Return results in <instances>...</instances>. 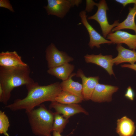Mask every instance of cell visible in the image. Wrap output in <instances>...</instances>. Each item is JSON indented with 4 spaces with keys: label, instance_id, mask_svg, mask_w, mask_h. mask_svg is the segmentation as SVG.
Segmentation results:
<instances>
[{
    "label": "cell",
    "instance_id": "8992f818",
    "mask_svg": "<svg viewBox=\"0 0 136 136\" xmlns=\"http://www.w3.org/2000/svg\"><path fill=\"white\" fill-rule=\"evenodd\" d=\"M45 53L49 69L69 63L74 60L73 57L65 52L59 50L53 43H51L47 47Z\"/></svg>",
    "mask_w": 136,
    "mask_h": 136
},
{
    "label": "cell",
    "instance_id": "4fadbf2b",
    "mask_svg": "<svg viewBox=\"0 0 136 136\" xmlns=\"http://www.w3.org/2000/svg\"><path fill=\"white\" fill-rule=\"evenodd\" d=\"M28 65L22 61L21 57L15 51H3L0 53V66L16 67Z\"/></svg>",
    "mask_w": 136,
    "mask_h": 136
},
{
    "label": "cell",
    "instance_id": "44dd1931",
    "mask_svg": "<svg viewBox=\"0 0 136 136\" xmlns=\"http://www.w3.org/2000/svg\"><path fill=\"white\" fill-rule=\"evenodd\" d=\"M10 126L9 119L4 111H0V133L9 136L7 132Z\"/></svg>",
    "mask_w": 136,
    "mask_h": 136
},
{
    "label": "cell",
    "instance_id": "ac0fdd59",
    "mask_svg": "<svg viewBox=\"0 0 136 136\" xmlns=\"http://www.w3.org/2000/svg\"><path fill=\"white\" fill-rule=\"evenodd\" d=\"M129 12L126 19L112 30L114 32L123 29H128L133 30L136 34V24L135 18L136 15V4H134L133 8L129 7Z\"/></svg>",
    "mask_w": 136,
    "mask_h": 136
},
{
    "label": "cell",
    "instance_id": "83f0119b",
    "mask_svg": "<svg viewBox=\"0 0 136 136\" xmlns=\"http://www.w3.org/2000/svg\"><path fill=\"white\" fill-rule=\"evenodd\" d=\"M60 133L55 131H53V136H62L61 135Z\"/></svg>",
    "mask_w": 136,
    "mask_h": 136
},
{
    "label": "cell",
    "instance_id": "e0dca14e",
    "mask_svg": "<svg viewBox=\"0 0 136 136\" xmlns=\"http://www.w3.org/2000/svg\"><path fill=\"white\" fill-rule=\"evenodd\" d=\"M76 75V73H72L67 79L60 83V86L62 90L84 99L82 94V84L78 82L74 81L72 79L73 77Z\"/></svg>",
    "mask_w": 136,
    "mask_h": 136
},
{
    "label": "cell",
    "instance_id": "484cf974",
    "mask_svg": "<svg viewBox=\"0 0 136 136\" xmlns=\"http://www.w3.org/2000/svg\"><path fill=\"white\" fill-rule=\"evenodd\" d=\"M122 67H126L133 69L136 71V64H124L121 65Z\"/></svg>",
    "mask_w": 136,
    "mask_h": 136
},
{
    "label": "cell",
    "instance_id": "ffe728a7",
    "mask_svg": "<svg viewBox=\"0 0 136 136\" xmlns=\"http://www.w3.org/2000/svg\"><path fill=\"white\" fill-rule=\"evenodd\" d=\"M68 119L65 118L58 113L56 112L54 113L52 131H55L60 133L62 132L69 122Z\"/></svg>",
    "mask_w": 136,
    "mask_h": 136
},
{
    "label": "cell",
    "instance_id": "7c38bea8",
    "mask_svg": "<svg viewBox=\"0 0 136 136\" xmlns=\"http://www.w3.org/2000/svg\"><path fill=\"white\" fill-rule=\"evenodd\" d=\"M76 76L81 79L83 86L82 94L84 99L86 100L90 99L94 88L99 83V76L87 77L80 69L77 70Z\"/></svg>",
    "mask_w": 136,
    "mask_h": 136
},
{
    "label": "cell",
    "instance_id": "5b68a950",
    "mask_svg": "<svg viewBox=\"0 0 136 136\" xmlns=\"http://www.w3.org/2000/svg\"><path fill=\"white\" fill-rule=\"evenodd\" d=\"M81 0H48L47 5L44 7L48 15L63 18L72 7L78 6Z\"/></svg>",
    "mask_w": 136,
    "mask_h": 136
},
{
    "label": "cell",
    "instance_id": "30bf717a",
    "mask_svg": "<svg viewBox=\"0 0 136 136\" xmlns=\"http://www.w3.org/2000/svg\"><path fill=\"white\" fill-rule=\"evenodd\" d=\"M84 57L87 63H93L99 66L106 70L110 76H115L113 69L114 63L112 55H103L101 53L97 55L87 54Z\"/></svg>",
    "mask_w": 136,
    "mask_h": 136
},
{
    "label": "cell",
    "instance_id": "6da1fadb",
    "mask_svg": "<svg viewBox=\"0 0 136 136\" xmlns=\"http://www.w3.org/2000/svg\"><path fill=\"white\" fill-rule=\"evenodd\" d=\"M27 94L24 98L18 99L5 108L12 111L24 110L30 111L45 102L55 101V98L62 91L60 83L57 82L49 85L42 86L34 82L26 86Z\"/></svg>",
    "mask_w": 136,
    "mask_h": 136
},
{
    "label": "cell",
    "instance_id": "5bb4252c",
    "mask_svg": "<svg viewBox=\"0 0 136 136\" xmlns=\"http://www.w3.org/2000/svg\"><path fill=\"white\" fill-rule=\"evenodd\" d=\"M116 49L118 52L117 56L113 58L114 63L116 65L120 63L128 62L133 64L136 62V51L135 50L126 49L121 44H118Z\"/></svg>",
    "mask_w": 136,
    "mask_h": 136
},
{
    "label": "cell",
    "instance_id": "d4e9b609",
    "mask_svg": "<svg viewBox=\"0 0 136 136\" xmlns=\"http://www.w3.org/2000/svg\"><path fill=\"white\" fill-rule=\"evenodd\" d=\"M115 1L121 4L124 7L130 4H136V0H116Z\"/></svg>",
    "mask_w": 136,
    "mask_h": 136
},
{
    "label": "cell",
    "instance_id": "52a82bcc",
    "mask_svg": "<svg viewBox=\"0 0 136 136\" xmlns=\"http://www.w3.org/2000/svg\"><path fill=\"white\" fill-rule=\"evenodd\" d=\"M79 16L81 22L89 33L90 40L88 45L90 48L93 49L94 47L99 48L101 44H112L110 41L106 39L101 36L89 23L86 12L85 10L81 11L79 13Z\"/></svg>",
    "mask_w": 136,
    "mask_h": 136
},
{
    "label": "cell",
    "instance_id": "8fae6325",
    "mask_svg": "<svg viewBox=\"0 0 136 136\" xmlns=\"http://www.w3.org/2000/svg\"><path fill=\"white\" fill-rule=\"evenodd\" d=\"M49 107L54 109L56 112L62 114L65 118L69 119L75 114L83 113L86 115L88 114L87 112L80 105L77 104H65L56 101L51 102Z\"/></svg>",
    "mask_w": 136,
    "mask_h": 136
},
{
    "label": "cell",
    "instance_id": "4316f807",
    "mask_svg": "<svg viewBox=\"0 0 136 136\" xmlns=\"http://www.w3.org/2000/svg\"><path fill=\"white\" fill-rule=\"evenodd\" d=\"M3 97V91L1 86L0 85V101L2 103Z\"/></svg>",
    "mask_w": 136,
    "mask_h": 136
},
{
    "label": "cell",
    "instance_id": "9c48e42d",
    "mask_svg": "<svg viewBox=\"0 0 136 136\" xmlns=\"http://www.w3.org/2000/svg\"><path fill=\"white\" fill-rule=\"evenodd\" d=\"M106 38L112 44H126L130 49H136V34L133 35L126 31L118 30L112 32Z\"/></svg>",
    "mask_w": 136,
    "mask_h": 136
},
{
    "label": "cell",
    "instance_id": "d6986e66",
    "mask_svg": "<svg viewBox=\"0 0 136 136\" xmlns=\"http://www.w3.org/2000/svg\"><path fill=\"white\" fill-rule=\"evenodd\" d=\"M55 101L65 104H77L84 99L67 91L62 90L55 98Z\"/></svg>",
    "mask_w": 136,
    "mask_h": 136
},
{
    "label": "cell",
    "instance_id": "cb8c5ba5",
    "mask_svg": "<svg viewBox=\"0 0 136 136\" xmlns=\"http://www.w3.org/2000/svg\"><path fill=\"white\" fill-rule=\"evenodd\" d=\"M86 6L85 9L86 12H91L94 8V6H97L98 3H95L93 0H86Z\"/></svg>",
    "mask_w": 136,
    "mask_h": 136
},
{
    "label": "cell",
    "instance_id": "7402d4cb",
    "mask_svg": "<svg viewBox=\"0 0 136 136\" xmlns=\"http://www.w3.org/2000/svg\"><path fill=\"white\" fill-rule=\"evenodd\" d=\"M125 96L129 99L133 101V100L135 96L134 92L130 86L127 88L124 95Z\"/></svg>",
    "mask_w": 136,
    "mask_h": 136
},
{
    "label": "cell",
    "instance_id": "603a6c76",
    "mask_svg": "<svg viewBox=\"0 0 136 136\" xmlns=\"http://www.w3.org/2000/svg\"><path fill=\"white\" fill-rule=\"evenodd\" d=\"M0 7L7 8L12 12L14 11L13 8L8 0H0Z\"/></svg>",
    "mask_w": 136,
    "mask_h": 136
},
{
    "label": "cell",
    "instance_id": "9a60e30c",
    "mask_svg": "<svg viewBox=\"0 0 136 136\" xmlns=\"http://www.w3.org/2000/svg\"><path fill=\"white\" fill-rule=\"evenodd\" d=\"M116 132L119 136H132L135 128L134 122L125 116L117 121Z\"/></svg>",
    "mask_w": 136,
    "mask_h": 136
},
{
    "label": "cell",
    "instance_id": "ba28073f",
    "mask_svg": "<svg viewBox=\"0 0 136 136\" xmlns=\"http://www.w3.org/2000/svg\"><path fill=\"white\" fill-rule=\"evenodd\" d=\"M119 89L118 87L99 83L96 86L90 99L98 103L109 102L112 100V95Z\"/></svg>",
    "mask_w": 136,
    "mask_h": 136
},
{
    "label": "cell",
    "instance_id": "277c9868",
    "mask_svg": "<svg viewBox=\"0 0 136 136\" xmlns=\"http://www.w3.org/2000/svg\"><path fill=\"white\" fill-rule=\"evenodd\" d=\"M97 6L98 8L97 12L93 15L88 17L87 19L95 20L99 24L103 36L105 38L108 35L112 32L113 29L118 24L119 20L115 21L111 24L109 23L107 15V11L109 10V8L105 0L100 1Z\"/></svg>",
    "mask_w": 136,
    "mask_h": 136
},
{
    "label": "cell",
    "instance_id": "2e32d148",
    "mask_svg": "<svg viewBox=\"0 0 136 136\" xmlns=\"http://www.w3.org/2000/svg\"><path fill=\"white\" fill-rule=\"evenodd\" d=\"M74 69L75 66L73 64L68 63L49 68L47 70V72L63 81L69 78Z\"/></svg>",
    "mask_w": 136,
    "mask_h": 136
},
{
    "label": "cell",
    "instance_id": "7a4b0ae2",
    "mask_svg": "<svg viewBox=\"0 0 136 136\" xmlns=\"http://www.w3.org/2000/svg\"><path fill=\"white\" fill-rule=\"evenodd\" d=\"M30 72L28 65L16 67L0 66V85L3 91L2 103L7 105L11 92L15 88L23 85L26 86L35 82L30 77Z\"/></svg>",
    "mask_w": 136,
    "mask_h": 136
},
{
    "label": "cell",
    "instance_id": "3957f363",
    "mask_svg": "<svg viewBox=\"0 0 136 136\" xmlns=\"http://www.w3.org/2000/svg\"><path fill=\"white\" fill-rule=\"evenodd\" d=\"M37 109L27 112L28 121L32 132L39 136H51L54 113L41 104Z\"/></svg>",
    "mask_w": 136,
    "mask_h": 136
}]
</instances>
